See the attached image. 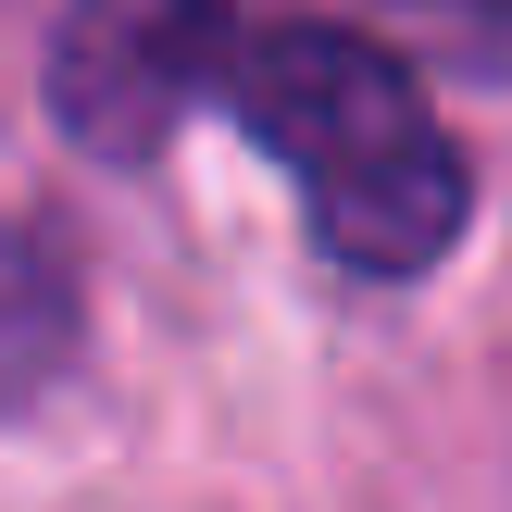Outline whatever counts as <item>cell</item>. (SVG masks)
I'll return each mask as SVG.
<instances>
[{
    "mask_svg": "<svg viewBox=\"0 0 512 512\" xmlns=\"http://www.w3.org/2000/svg\"><path fill=\"white\" fill-rule=\"evenodd\" d=\"M225 113L288 163L300 225L325 238V263L350 275H425L450 263L475 213V175L450 150V125L425 113V88L350 25H250L225 63Z\"/></svg>",
    "mask_w": 512,
    "mask_h": 512,
    "instance_id": "1",
    "label": "cell"
},
{
    "mask_svg": "<svg viewBox=\"0 0 512 512\" xmlns=\"http://www.w3.org/2000/svg\"><path fill=\"white\" fill-rule=\"evenodd\" d=\"M225 63H238V13L225 0H75L63 50H50V100H63V125L88 150L150 163L200 88L225 100Z\"/></svg>",
    "mask_w": 512,
    "mask_h": 512,
    "instance_id": "2",
    "label": "cell"
}]
</instances>
